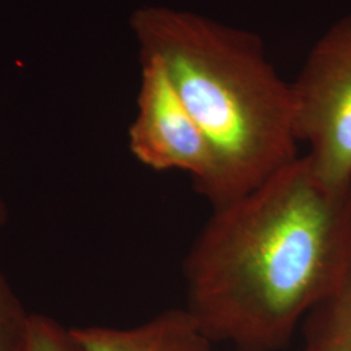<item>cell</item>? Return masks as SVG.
Instances as JSON below:
<instances>
[{
  "label": "cell",
  "instance_id": "obj_1",
  "mask_svg": "<svg viewBox=\"0 0 351 351\" xmlns=\"http://www.w3.org/2000/svg\"><path fill=\"white\" fill-rule=\"evenodd\" d=\"M350 252L351 184H328L298 156L213 208L184 263L185 308L213 342L281 351Z\"/></svg>",
  "mask_w": 351,
  "mask_h": 351
},
{
  "label": "cell",
  "instance_id": "obj_2",
  "mask_svg": "<svg viewBox=\"0 0 351 351\" xmlns=\"http://www.w3.org/2000/svg\"><path fill=\"white\" fill-rule=\"evenodd\" d=\"M130 24L142 58L162 64L213 154V208L298 158L294 97L246 32L194 13L145 7Z\"/></svg>",
  "mask_w": 351,
  "mask_h": 351
},
{
  "label": "cell",
  "instance_id": "obj_3",
  "mask_svg": "<svg viewBox=\"0 0 351 351\" xmlns=\"http://www.w3.org/2000/svg\"><path fill=\"white\" fill-rule=\"evenodd\" d=\"M298 142L315 173L328 184H351V14L317 40L291 85Z\"/></svg>",
  "mask_w": 351,
  "mask_h": 351
},
{
  "label": "cell",
  "instance_id": "obj_4",
  "mask_svg": "<svg viewBox=\"0 0 351 351\" xmlns=\"http://www.w3.org/2000/svg\"><path fill=\"white\" fill-rule=\"evenodd\" d=\"M129 147L151 169L190 173L203 195L211 185L210 146L163 65L154 58H142L138 113L129 129Z\"/></svg>",
  "mask_w": 351,
  "mask_h": 351
},
{
  "label": "cell",
  "instance_id": "obj_5",
  "mask_svg": "<svg viewBox=\"0 0 351 351\" xmlns=\"http://www.w3.org/2000/svg\"><path fill=\"white\" fill-rule=\"evenodd\" d=\"M80 351H211L208 339L186 308H172L128 329H71Z\"/></svg>",
  "mask_w": 351,
  "mask_h": 351
},
{
  "label": "cell",
  "instance_id": "obj_6",
  "mask_svg": "<svg viewBox=\"0 0 351 351\" xmlns=\"http://www.w3.org/2000/svg\"><path fill=\"white\" fill-rule=\"evenodd\" d=\"M304 345L351 351V252L335 288L302 323Z\"/></svg>",
  "mask_w": 351,
  "mask_h": 351
},
{
  "label": "cell",
  "instance_id": "obj_7",
  "mask_svg": "<svg viewBox=\"0 0 351 351\" xmlns=\"http://www.w3.org/2000/svg\"><path fill=\"white\" fill-rule=\"evenodd\" d=\"M30 316L0 272V351H25Z\"/></svg>",
  "mask_w": 351,
  "mask_h": 351
},
{
  "label": "cell",
  "instance_id": "obj_8",
  "mask_svg": "<svg viewBox=\"0 0 351 351\" xmlns=\"http://www.w3.org/2000/svg\"><path fill=\"white\" fill-rule=\"evenodd\" d=\"M25 351H80L71 329L46 315L32 314Z\"/></svg>",
  "mask_w": 351,
  "mask_h": 351
},
{
  "label": "cell",
  "instance_id": "obj_9",
  "mask_svg": "<svg viewBox=\"0 0 351 351\" xmlns=\"http://www.w3.org/2000/svg\"><path fill=\"white\" fill-rule=\"evenodd\" d=\"M7 220H8V208L3 197L0 195V229L5 226Z\"/></svg>",
  "mask_w": 351,
  "mask_h": 351
},
{
  "label": "cell",
  "instance_id": "obj_10",
  "mask_svg": "<svg viewBox=\"0 0 351 351\" xmlns=\"http://www.w3.org/2000/svg\"><path fill=\"white\" fill-rule=\"evenodd\" d=\"M301 351H330L323 349V348H317V346H313V345H304Z\"/></svg>",
  "mask_w": 351,
  "mask_h": 351
}]
</instances>
